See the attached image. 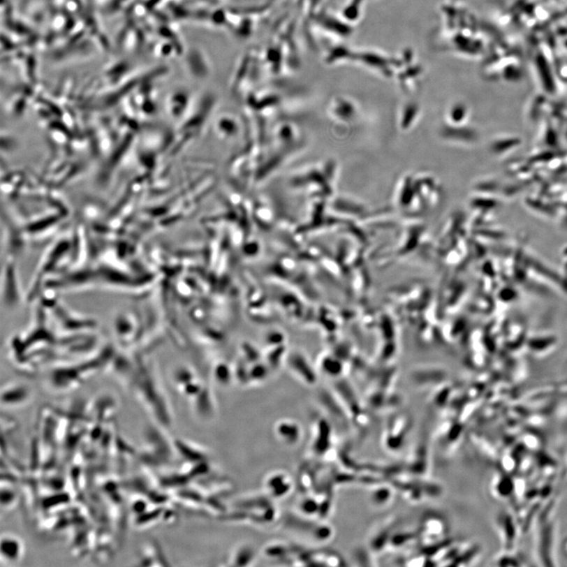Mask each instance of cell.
I'll return each instance as SVG.
<instances>
[{"instance_id":"6da1fadb","label":"cell","mask_w":567,"mask_h":567,"mask_svg":"<svg viewBox=\"0 0 567 567\" xmlns=\"http://www.w3.org/2000/svg\"><path fill=\"white\" fill-rule=\"evenodd\" d=\"M284 529L287 531L310 540L321 542L329 540L332 533L330 526L321 522L312 520L308 517L298 513H288L284 517Z\"/></svg>"},{"instance_id":"7a4b0ae2","label":"cell","mask_w":567,"mask_h":567,"mask_svg":"<svg viewBox=\"0 0 567 567\" xmlns=\"http://www.w3.org/2000/svg\"><path fill=\"white\" fill-rule=\"evenodd\" d=\"M265 494L272 500H279L286 497L293 487V479L284 471L272 472L264 480Z\"/></svg>"},{"instance_id":"8992f818","label":"cell","mask_w":567,"mask_h":567,"mask_svg":"<svg viewBox=\"0 0 567 567\" xmlns=\"http://www.w3.org/2000/svg\"><path fill=\"white\" fill-rule=\"evenodd\" d=\"M255 559V552L248 545H242L236 548L231 554L230 559L232 566H249Z\"/></svg>"},{"instance_id":"277c9868","label":"cell","mask_w":567,"mask_h":567,"mask_svg":"<svg viewBox=\"0 0 567 567\" xmlns=\"http://www.w3.org/2000/svg\"><path fill=\"white\" fill-rule=\"evenodd\" d=\"M274 434L277 440L286 446H297L303 436L301 425L293 419H281L274 427Z\"/></svg>"},{"instance_id":"52a82bcc","label":"cell","mask_w":567,"mask_h":567,"mask_svg":"<svg viewBox=\"0 0 567 567\" xmlns=\"http://www.w3.org/2000/svg\"><path fill=\"white\" fill-rule=\"evenodd\" d=\"M17 496L13 489L8 486L2 485L1 489V507L7 510L13 508L16 505Z\"/></svg>"},{"instance_id":"3957f363","label":"cell","mask_w":567,"mask_h":567,"mask_svg":"<svg viewBox=\"0 0 567 567\" xmlns=\"http://www.w3.org/2000/svg\"><path fill=\"white\" fill-rule=\"evenodd\" d=\"M24 546L22 540L17 536L10 533L2 535L0 544L1 563L15 564L20 562L24 557Z\"/></svg>"},{"instance_id":"5b68a950","label":"cell","mask_w":567,"mask_h":567,"mask_svg":"<svg viewBox=\"0 0 567 567\" xmlns=\"http://www.w3.org/2000/svg\"><path fill=\"white\" fill-rule=\"evenodd\" d=\"M31 393L27 388L10 386L6 388L2 394V404L7 408H17L29 402Z\"/></svg>"}]
</instances>
